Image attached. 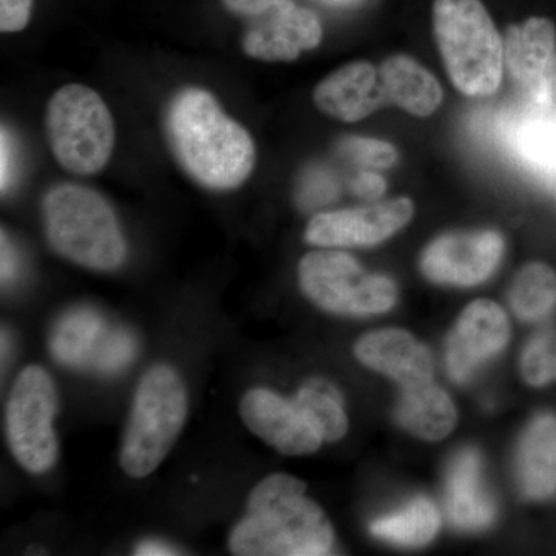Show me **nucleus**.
I'll return each mask as SVG.
<instances>
[{
  "label": "nucleus",
  "instance_id": "22",
  "mask_svg": "<svg viewBox=\"0 0 556 556\" xmlns=\"http://www.w3.org/2000/svg\"><path fill=\"white\" fill-rule=\"evenodd\" d=\"M510 306L525 321H541L556 308V274L544 263H530L511 285Z\"/></svg>",
  "mask_w": 556,
  "mask_h": 556
},
{
  "label": "nucleus",
  "instance_id": "26",
  "mask_svg": "<svg viewBox=\"0 0 556 556\" xmlns=\"http://www.w3.org/2000/svg\"><path fill=\"white\" fill-rule=\"evenodd\" d=\"M343 155L372 169H386L397 161V152L393 146L379 139L351 137L340 144Z\"/></svg>",
  "mask_w": 556,
  "mask_h": 556
},
{
  "label": "nucleus",
  "instance_id": "29",
  "mask_svg": "<svg viewBox=\"0 0 556 556\" xmlns=\"http://www.w3.org/2000/svg\"><path fill=\"white\" fill-rule=\"evenodd\" d=\"M2 172H0V179H2V193L7 192L11 181V141L9 134H7L5 127L2 129Z\"/></svg>",
  "mask_w": 556,
  "mask_h": 556
},
{
  "label": "nucleus",
  "instance_id": "6",
  "mask_svg": "<svg viewBox=\"0 0 556 556\" xmlns=\"http://www.w3.org/2000/svg\"><path fill=\"white\" fill-rule=\"evenodd\" d=\"M46 137L62 169L89 177L112 159L115 121L97 90L67 84L47 102Z\"/></svg>",
  "mask_w": 556,
  "mask_h": 556
},
{
  "label": "nucleus",
  "instance_id": "3",
  "mask_svg": "<svg viewBox=\"0 0 556 556\" xmlns=\"http://www.w3.org/2000/svg\"><path fill=\"white\" fill-rule=\"evenodd\" d=\"M43 230L56 254L93 270H113L127 255L115 211L97 190L60 182L42 199Z\"/></svg>",
  "mask_w": 556,
  "mask_h": 556
},
{
  "label": "nucleus",
  "instance_id": "10",
  "mask_svg": "<svg viewBox=\"0 0 556 556\" xmlns=\"http://www.w3.org/2000/svg\"><path fill=\"white\" fill-rule=\"evenodd\" d=\"M413 212L415 207L408 199L325 212L311 219L305 240L318 248L372 247L404 228Z\"/></svg>",
  "mask_w": 556,
  "mask_h": 556
},
{
  "label": "nucleus",
  "instance_id": "7",
  "mask_svg": "<svg viewBox=\"0 0 556 556\" xmlns=\"http://www.w3.org/2000/svg\"><path fill=\"white\" fill-rule=\"evenodd\" d=\"M306 298L321 309L346 316L387 313L396 302V285L386 276L367 273L357 260L340 251H314L299 265Z\"/></svg>",
  "mask_w": 556,
  "mask_h": 556
},
{
  "label": "nucleus",
  "instance_id": "16",
  "mask_svg": "<svg viewBox=\"0 0 556 556\" xmlns=\"http://www.w3.org/2000/svg\"><path fill=\"white\" fill-rule=\"evenodd\" d=\"M354 351L362 364L393 379L404 390L424 386L433 378L430 351L401 329L369 332L358 340Z\"/></svg>",
  "mask_w": 556,
  "mask_h": 556
},
{
  "label": "nucleus",
  "instance_id": "21",
  "mask_svg": "<svg viewBox=\"0 0 556 556\" xmlns=\"http://www.w3.org/2000/svg\"><path fill=\"white\" fill-rule=\"evenodd\" d=\"M439 530V514L426 497H417L387 517L376 519L371 533L397 546H426Z\"/></svg>",
  "mask_w": 556,
  "mask_h": 556
},
{
  "label": "nucleus",
  "instance_id": "9",
  "mask_svg": "<svg viewBox=\"0 0 556 556\" xmlns=\"http://www.w3.org/2000/svg\"><path fill=\"white\" fill-rule=\"evenodd\" d=\"M243 22L241 47L252 60L292 62L320 46L324 28L313 10L294 0H219Z\"/></svg>",
  "mask_w": 556,
  "mask_h": 556
},
{
  "label": "nucleus",
  "instance_id": "33",
  "mask_svg": "<svg viewBox=\"0 0 556 556\" xmlns=\"http://www.w3.org/2000/svg\"><path fill=\"white\" fill-rule=\"evenodd\" d=\"M555 188H556V185H555Z\"/></svg>",
  "mask_w": 556,
  "mask_h": 556
},
{
  "label": "nucleus",
  "instance_id": "14",
  "mask_svg": "<svg viewBox=\"0 0 556 556\" xmlns=\"http://www.w3.org/2000/svg\"><path fill=\"white\" fill-rule=\"evenodd\" d=\"M555 50V25L546 17H530L507 28L504 61L508 73L522 90L540 102L548 94Z\"/></svg>",
  "mask_w": 556,
  "mask_h": 556
},
{
  "label": "nucleus",
  "instance_id": "12",
  "mask_svg": "<svg viewBox=\"0 0 556 556\" xmlns=\"http://www.w3.org/2000/svg\"><path fill=\"white\" fill-rule=\"evenodd\" d=\"M240 416L255 437L281 455H309L324 442L292 399L266 388H252L241 397Z\"/></svg>",
  "mask_w": 556,
  "mask_h": 556
},
{
  "label": "nucleus",
  "instance_id": "28",
  "mask_svg": "<svg viewBox=\"0 0 556 556\" xmlns=\"http://www.w3.org/2000/svg\"><path fill=\"white\" fill-rule=\"evenodd\" d=\"M386 181L372 172H364L354 181L353 189L362 199L376 200L386 192Z\"/></svg>",
  "mask_w": 556,
  "mask_h": 556
},
{
  "label": "nucleus",
  "instance_id": "8",
  "mask_svg": "<svg viewBox=\"0 0 556 556\" xmlns=\"http://www.w3.org/2000/svg\"><path fill=\"white\" fill-rule=\"evenodd\" d=\"M56 415L58 391L49 372L39 365L22 369L10 391L5 431L14 459L28 473H47L56 464Z\"/></svg>",
  "mask_w": 556,
  "mask_h": 556
},
{
  "label": "nucleus",
  "instance_id": "4",
  "mask_svg": "<svg viewBox=\"0 0 556 556\" xmlns=\"http://www.w3.org/2000/svg\"><path fill=\"white\" fill-rule=\"evenodd\" d=\"M185 380L169 365H155L139 380L119 464L130 478H146L163 464L188 419Z\"/></svg>",
  "mask_w": 556,
  "mask_h": 556
},
{
  "label": "nucleus",
  "instance_id": "2",
  "mask_svg": "<svg viewBox=\"0 0 556 556\" xmlns=\"http://www.w3.org/2000/svg\"><path fill=\"white\" fill-rule=\"evenodd\" d=\"M334 544L325 511L306 496L305 482L287 473L269 475L251 490L247 514L229 536L240 556H320Z\"/></svg>",
  "mask_w": 556,
  "mask_h": 556
},
{
  "label": "nucleus",
  "instance_id": "19",
  "mask_svg": "<svg viewBox=\"0 0 556 556\" xmlns=\"http://www.w3.org/2000/svg\"><path fill=\"white\" fill-rule=\"evenodd\" d=\"M387 101L416 116H428L441 105L438 79L408 56H393L379 68Z\"/></svg>",
  "mask_w": 556,
  "mask_h": 556
},
{
  "label": "nucleus",
  "instance_id": "25",
  "mask_svg": "<svg viewBox=\"0 0 556 556\" xmlns=\"http://www.w3.org/2000/svg\"><path fill=\"white\" fill-rule=\"evenodd\" d=\"M521 369L529 386L556 382V329H544L530 339L522 353Z\"/></svg>",
  "mask_w": 556,
  "mask_h": 556
},
{
  "label": "nucleus",
  "instance_id": "31",
  "mask_svg": "<svg viewBox=\"0 0 556 556\" xmlns=\"http://www.w3.org/2000/svg\"><path fill=\"white\" fill-rule=\"evenodd\" d=\"M137 555H177L178 552L167 544L159 543V541H146V543L139 544L137 547Z\"/></svg>",
  "mask_w": 556,
  "mask_h": 556
},
{
  "label": "nucleus",
  "instance_id": "30",
  "mask_svg": "<svg viewBox=\"0 0 556 556\" xmlns=\"http://www.w3.org/2000/svg\"><path fill=\"white\" fill-rule=\"evenodd\" d=\"M14 274V254L5 232L2 230V280L10 281Z\"/></svg>",
  "mask_w": 556,
  "mask_h": 556
},
{
  "label": "nucleus",
  "instance_id": "24",
  "mask_svg": "<svg viewBox=\"0 0 556 556\" xmlns=\"http://www.w3.org/2000/svg\"><path fill=\"white\" fill-rule=\"evenodd\" d=\"M300 412L316 428L324 442L339 441L348 431V417L338 388L327 380H309L292 397Z\"/></svg>",
  "mask_w": 556,
  "mask_h": 556
},
{
  "label": "nucleus",
  "instance_id": "5",
  "mask_svg": "<svg viewBox=\"0 0 556 556\" xmlns=\"http://www.w3.org/2000/svg\"><path fill=\"white\" fill-rule=\"evenodd\" d=\"M434 36L450 79L468 97H490L503 78L504 47L481 0H434Z\"/></svg>",
  "mask_w": 556,
  "mask_h": 556
},
{
  "label": "nucleus",
  "instance_id": "13",
  "mask_svg": "<svg viewBox=\"0 0 556 556\" xmlns=\"http://www.w3.org/2000/svg\"><path fill=\"white\" fill-rule=\"evenodd\" d=\"M508 334L507 316L496 303L477 300L468 305L448 340L447 369L452 379L457 383L473 379L485 362L503 351Z\"/></svg>",
  "mask_w": 556,
  "mask_h": 556
},
{
  "label": "nucleus",
  "instance_id": "18",
  "mask_svg": "<svg viewBox=\"0 0 556 556\" xmlns=\"http://www.w3.org/2000/svg\"><path fill=\"white\" fill-rule=\"evenodd\" d=\"M450 521L463 530L492 525L496 507L481 481V460L473 450H463L452 460L447 475Z\"/></svg>",
  "mask_w": 556,
  "mask_h": 556
},
{
  "label": "nucleus",
  "instance_id": "23",
  "mask_svg": "<svg viewBox=\"0 0 556 556\" xmlns=\"http://www.w3.org/2000/svg\"><path fill=\"white\" fill-rule=\"evenodd\" d=\"M511 148L522 163L556 185V116H530L511 131Z\"/></svg>",
  "mask_w": 556,
  "mask_h": 556
},
{
  "label": "nucleus",
  "instance_id": "1",
  "mask_svg": "<svg viewBox=\"0 0 556 556\" xmlns=\"http://www.w3.org/2000/svg\"><path fill=\"white\" fill-rule=\"evenodd\" d=\"M164 134L178 166L201 188L236 190L255 169L257 149L251 134L206 89L186 87L170 98Z\"/></svg>",
  "mask_w": 556,
  "mask_h": 556
},
{
  "label": "nucleus",
  "instance_id": "15",
  "mask_svg": "<svg viewBox=\"0 0 556 556\" xmlns=\"http://www.w3.org/2000/svg\"><path fill=\"white\" fill-rule=\"evenodd\" d=\"M318 110L343 123L367 118L386 104L379 70L369 62L343 65L321 80L314 90Z\"/></svg>",
  "mask_w": 556,
  "mask_h": 556
},
{
  "label": "nucleus",
  "instance_id": "20",
  "mask_svg": "<svg viewBox=\"0 0 556 556\" xmlns=\"http://www.w3.org/2000/svg\"><path fill=\"white\" fill-rule=\"evenodd\" d=\"M396 419L415 437L439 441L455 428L456 408L442 388L428 382L404 390L397 404Z\"/></svg>",
  "mask_w": 556,
  "mask_h": 556
},
{
  "label": "nucleus",
  "instance_id": "17",
  "mask_svg": "<svg viewBox=\"0 0 556 556\" xmlns=\"http://www.w3.org/2000/svg\"><path fill=\"white\" fill-rule=\"evenodd\" d=\"M517 477L522 495L546 501L556 493V416H536L519 442Z\"/></svg>",
  "mask_w": 556,
  "mask_h": 556
},
{
  "label": "nucleus",
  "instance_id": "32",
  "mask_svg": "<svg viewBox=\"0 0 556 556\" xmlns=\"http://www.w3.org/2000/svg\"><path fill=\"white\" fill-rule=\"evenodd\" d=\"M555 89H556V73H555Z\"/></svg>",
  "mask_w": 556,
  "mask_h": 556
},
{
  "label": "nucleus",
  "instance_id": "27",
  "mask_svg": "<svg viewBox=\"0 0 556 556\" xmlns=\"http://www.w3.org/2000/svg\"><path fill=\"white\" fill-rule=\"evenodd\" d=\"M33 0H0V31L20 33L30 24Z\"/></svg>",
  "mask_w": 556,
  "mask_h": 556
},
{
  "label": "nucleus",
  "instance_id": "11",
  "mask_svg": "<svg viewBox=\"0 0 556 556\" xmlns=\"http://www.w3.org/2000/svg\"><path fill=\"white\" fill-rule=\"evenodd\" d=\"M503 252V237L493 230L450 233L426 249L422 269L438 283L475 287L495 273Z\"/></svg>",
  "mask_w": 556,
  "mask_h": 556
}]
</instances>
